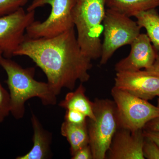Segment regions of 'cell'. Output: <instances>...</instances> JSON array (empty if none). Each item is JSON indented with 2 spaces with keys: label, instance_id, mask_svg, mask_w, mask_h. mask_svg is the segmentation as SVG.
Listing matches in <instances>:
<instances>
[{
  "label": "cell",
  "instance_id": "cell-1",
  "mask_svg": "<svg viewBox=\"0 0 159 159\" xmlns=\"http://www.w3.org/2000/svg\"><path fill=\"white\" fill-rule=\"evenodd\" d=\"M74 28L51 38L26 37L14 56L31 58L43 72L57 96L63 89L73 90L78 80L87 82L92 60L80 48Z\"/></svg>",
  "mask_w": 159,
  "mask_h": 159
},
{
  "label": "cell",
  "instance_id": "cell-2",
  "mask_svg": "<svg viewBox=\"0 0 159 159\" xmlns=\"http://www.w3.org/2000/svg\"><path fill=\"white\" fill-rule=\"evenodd\" d=\"M0 66L7 74L6 83L9 90L10 113L15 119L23 118L25 112L26 102L31 98H39L46 106L56 104L57 96L48 83L34 79V68H24L2 54L0 55Z\"/></svg>",
  "mask_w": 159,
  "mask_h": 159
},
{
  "label": "cell",
  "instance_id": "cell-3",
  "mask_svg": "<svg viewBox=\"0 0 159 159\" xmlns=\"http://www.w3.org/2000/svg\"><path fill=\"white\" fill-rule=\"evenodd\" d=\"M106 7L104 0H76L72 11L80 48L92 60L101 57Z\"/></svg>",
  "mask_w": 159,
  "mask_h": 159
},
{
  "label": "cell",
  "instance_id": "cell-4",
  "mask_svg": "<svg viewBox=\"0 0 159 159\" xmlns=\"http://www.w3.org/2000/svg\"><path fill=\"white\" fill-rule=\"evenodd\" d=\"M93 109L95 119H87L89 145L93 159H104L118 129L116 105L110 99L96 98Z\"/></svg>",
  "mask_w": 159,
  "mask_h": 159
},
{
  "label": "cell",
  "instance_id": "cell-5",
  "mask_svg": "<svg viewBox=\"0 0 159 159\" xmlns=\"http://www.w3.org/2000/svg\"><path fill=\"white\" fill-rule=\"evenodd\" d=\"M75 2L76 0H33L26 11L35 10L48 5L51 6V11L45 20H34L27 28L26 37L33 39L53 37L75 28L72 11Z\"/></svg>",
  "mask_w": 159,
  "mask_h": 159
},
{
  "label": "cell",
  "instance_id": "cell-6",
  "mask_svg": "<svg viewBox=\"0 0 159 159\" xmlns=\"http://www.w3.org/2000/svg\"><path fill=\"white\" fill-rule=\"evenodd\" d=\"M111 94L116 105L118 128L131 131L143 129L159 116V108L145 100L114 86Z\"/></svg>",
  "mask_w": 159,
  "mask_h": 159
},
{
  "label": "cell",
  "instance_id": "cell-7",
  "mask_svg": "<svg viewBox=\"0 0 159 159\" xmlns=\"http://www.w3.org/2000/svg\"><path fill=\"white\" fill-rule=\"evenodd\" d=\"M103 26L101 65L106 64L119 48L130 45L141 33L142 29L130 17L109 9L106 11Z\"/></svg>",
  "mask_w": 159,
  "mask_h": 159
},
{
  "label": "cell",
  "instance_id": "cell-8",
  "mask_svg": "<svg viewBox=\"0 0 159 159\" xmlns=\"http://www.w3.org/2000/svg\"><path fill=\"white\" fill-rule=\"evenodd\" d=\"M35 10L23 7L0 17V49L4 57L10 58L25 39L27 28L35 20Z\"/></svg>",
  "mask_w": 159,
  "mask_h": 159
},
{
  "label": "cell",
  "instance_id": "cell-9",
  "mask_svg": "<svg viewBox=\"0 0 159 159\" xmlns=\"http://www.w3.org/2000/svg\"><path fill=\"white\" fill-rule=\"evenodd\" d=\"M115 82L117 88L147 101L159 96V76L146 70L117 72Z\"/></svg>",
  "mask_w": 159,
  "mask_h": 159
},
{
  "label": "cell",
  "instance_id": "cell-10",
  "mask_svg": "<svg viewBox=\"0 0 159 159\" xmlns=\"http://www.w3.org/2000/svg\"><path fill=\"white\" fill-rule=\"evenodd\" d=\"M145 139L143 129L131 131L118 128L106 159H145L142 151Z\"/></svg>",
  "mask_w": 159,
  "mask_h": 159
},
{
  "label": "cell",
  "instance_id": "cell-11",
  "mask_svg": "<svg viewBox=\"0 0 159 159\" xmlns=\"http://www.w3.org/2000/svg\"><path fill=\"white\" fill-rule=\"evenodd\" d=\"M151 43L147 34L140 33L131 44L128 56L116 64L115 69L116 72L136 71L150 68L159 52Z\"/></svg>",
  "mask_w": 159,
  "mask_h": 159
},
{
  "label": "cell",
  "instance_id": "cell-12",
  "mask_svg": "<svg viewBox=\"0 0 159 159\" xmlns=\"http://www.w3.org/2000/svg\"><path fill=\"white\" fill-rule=\"evenodd\" d=\"M33 129V145L28 153L17 159H45L51 157L52 135L43 127L36 116L32 113L31 118Z\"/></svg>",
  "mask_w": 159,
  "mask_h": 159
},
{
  "label": "cell",
  "instance_id": "cell-13",
  "mask_svg": "<svg viewBox=\"0 0 159 159\" xmlns=\"http://www.w3.org/2000/svg\"><path fill=\"white\" fill-rule=\"evenodd\" d=\"M86 89L82 83L76 90L68 93L59 106L66 110L77 111L85 115L89 119L94 120L95 116L93 109V102L85 95Z\"/></svg>",
  "mask_w": 159,
  "mask_h": 159
},
{
  "label": "cell",
  "instance_id": "cell-14",
  "mask_svg": "<svg viewBox=\"0 0 159 159\" xmlns=\"http://www.w3.org/2000/svg\"><path fill=\"white\" fill-rule=\"evenodd\" d=\"M61 133L70 144L71 156L80 148L89 145L87 121L83 124H76L65 121L61 127Z\"/></svg>",
  "mask_w": 159,
  "mask_h": 159
},
{
  "label": "cell",
  "instance_id": "cell-15",
  "mask_svg": "<svg viewBox=\"0 0 159 159\" xmlns=\"http://www.w3.org/2000/svg\"><path fill=\"white\" fill-rule=\"evenodd\" d=\"M104 2L107 9L130 17L141 11L159 7V0H104Z\"/></svg>",
  "mask_w": 159,
  "mask_h": 159
},
{
  "label": "cell",
  "instance_id": "cell-16",
  "mask_svg": "<svg viewBox=\"0 0 159 159\" xmlns=\"http://www.w3.org/2000/svg\"><path fill=\"white\" fill-rule=\"evenodd\" d=\"M141 28L146 29L152 45L159 51V14L156 9L141 11L134 16Z\"/></svg>",
  "mask_w": 159,
  "mask_h": 159
},
{
  "label": "cell",
  "instance_id": "cell-17",
  "mask_svg": "<svg viewBox=\"0 0 159 159\" xmlns=\"http://www.w3.org/2000/svg\"><path fill=\"white\" fill-rule=\"evenodd\" d=\"M28 0H0V17L25 6Z\"/></svg>",
  "mask_w": 159,
  "mask_h": 159
},
{
  "label": "cell",
  "instance_id": "cell-18",
  "mask_svg": "<svg viewBox=\"0 0 159 159\" xmlns=\"http://www.w3.org/2000/svg\"><path fill=\"white\" fill-rule=\"evenodd\" d=\"M10 113L9 93L0 82V123L2 122Z\"/></svg>",
  "mask_w": 159,
  "mask_h": 159
},
{
  "label": "cell",
  "instance_id": "cell-19",
  "mask_svg": "<svg viewBox=\"0 0 159 159\" xmlns=\"http://www.w3.org/2000/svg\"><path fill=\"white\" fill-rule=\"evenodd\" d=\"M142 151L145 159H159V147L153 141L146 137Z\"/></svg>",
  "mask_w": 159,
  "mask_h": 159
},
{
  "label": "cell",
  "instance_id": "cell-20",
  "mask_svg": "<svg viewBox=\"0 0 159 159\" xmlns=\"http://www.w3.org/2000/svg\"><path fill=\"white\" fill-rule=\"evenodd\" d=\"M87 117L84 114L74 110H66L65 121L73 123L81 124L86 123L87 121Z\"/></svg>",
  "mask_w": 159,
  "mask_h": 159
},
{
  "label": "cell",
  "instance_id": "cell-21",
  "mask_svg": "<svg viewBox=\"0 0 159 159\" xmlns=\"http://www.w3.org/2000/svg\"><path fill=\"white\" fill-rule=\"evenodd\" d=\"M72 159H93L89 145L84 146L77 151L72 156Z\"/></svg>",
  "mask_w": 159,
  "mask_h": 159
},
{
  "label": "cell",
  "instance_id": "cell-22",
  "mask_svg": "<svg viewBox=\"0 0 159 159\" xmlns=\"http://www.w3.org/2000/svg\"><path fill=\"white\" fill-rule=\"evenodd\" d=\"M144 135L153 141L159 147V131L143 129Z\"/></svg>",
  "mask_w": 159,
  "mask_h": 159
},
{
  "label": "cell",
  "instance_id": "cell-23",
  "mask_svg": "<svg viewBox=\"0 0 159 159\" xmlns=\"http://www.w3.org/2000/svg\"><path fill=\"white\" fill-rule=\"evenodd\" d=\"M143 129L159 131V116L149 121Z\"/></svg>",
  "mask_w": 159,
  "mask_h": 159
},
{
  "label": "cell",
  "instance_id": "cell-24",
  "mask_svg": "<svg viewBox=\"0 0 159 159\" xmlns=\"http://www.w3.org/2000/svg\"><path fill=\"white\" fill-rule=\"evenodd\" d=\"M146 70L159 76V52H158L155 61L152 66Z\"/></svg>",
  "mask_w": 159,
  "mask_h": 159
},
{
  "label": "cell",
  "instance_id": "cell-25",
  "mask_svg": "<svg viewBox=\"0 0 159 159\" xmlns=\"http://www.w3.org/2000/svg\"><path fill=\"white\" fill-rule=\"evenodd\" d=\"M159 98L158 99V104H157V107L159 108V96H158Z\"/></svg>",
  "mask_w": 159,
  "mask_h": 159
},
{
  "label": "cell",
  "instance_id": "cell-26",
  "mask_svg": "<svg viewBox=\"0 0 159 159\" xmlns=\"http://www.w3.org/2000/svg\"><path fill=\"white\" fill-rule=\"evenodd\" d=\"M3 54V52L2 51V50H1V49H0V55H1V54Z\"/></svg>",
  "mask_w": 159,
  "mask_h": 159
}]
</instances>
